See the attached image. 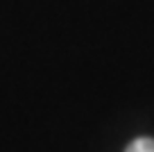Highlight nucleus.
Returning <instances> with one entry per match:
<instances>
[{
  "label": "nucleus",
  "mask_w": 154,
  "mask_h": 152,
  "mask_svg": "<svg viewBox=\"0 0 154 152\" xmlns=\"http://www.w3.org/2000/svg\"><path fill=\"white\" fill-rule=\"evenodd\" d=\"M125 152H154V138H136V141L129 143Z\"/></svg>",
  "instance_id": "obj_1"
}]
</instances>
